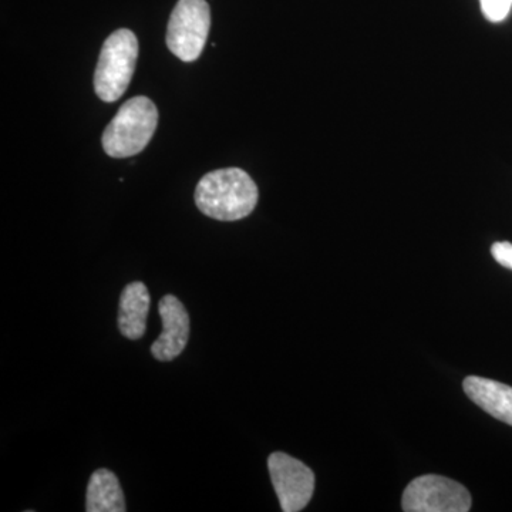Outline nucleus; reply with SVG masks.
Instances as JSON below:
<instances>
[{
  "label": "nucleus",
  "mask_w": 512,
  "mask_h": 512,
  "mask_svg": "<svg viewBox=\"0 0 512 512\" xmlns=\"http://www.w3.org/2000/svg\"><path fill=\"white\" fill-rule=\"evenodd\" d=\"M268 468L282 511H302L315 491V474L311 468L281 451L269 456Z\"/></svg>",
  "instance_id": "423d86ee"
},
{
  "label": "nucleus",
  "mask_w": 512,
  "mask_h": 512,
  "mask_svg": "<svg viewBox=\"0 0 512 512\" xmlns=\"http://www.w3.org/2000/svg\"><path fill=\"white\" fill-rule=\"evenodd\" d=\"M211 9L205 0H178L168 20V49L185 63L195 62L207 45Z\"/></svg>",
  "instance_id": "20e7f679"
},
{
  "label": "nucleus",
  "mask_w": 512,
  "mask_h": 512,
  "mask_svg": "<svg viewBox=\"0 0 512 512\" xmlns=\"http://www.w3.org/2000/svg\"><path fill=\"white\" fill-rule=\"evenodd\" d=\"M481 10L490 22H503L512 8V0H480Z\"/></svg>",
  "instance_id": "9b49d317"
},
{
  "label": "nucleus",
  "mask_w": 512,
  "mask_h": 512,
  "mask_svg": "<svg viewBox=\"0 0 512 512\" xmlns=\"http://www.w3.org/2000/svg\"><path fill=\"white\" fill-rule=\"evenodd\" d=\"M138 59V40L131 30L111 33L101 47L94 73V90L106 103H114L126 93Z\"/></svg>",
  "instance_id": "7ed1b4c3"
},
{
  "label": "nucleus",
  "mask_w": 512,
  "mask_h": 512,
  "mask_svg": "<svg viewBox=\"0 0 512 512\" xmlns=\"http://www.w3.org/2000/svg\"><path fill=\"white\" fill-rule=\"evenodd\" d=\"M158 110L148 97L138 96L120 107L109 126L104 130V153L113 158L137 156L156 133Z\"/></svg>",
  "instance_id": "f03ea898"
},
{
  "label": "nucleus",
  "mask_w": 512,
  "mask_h": 512,
  "mask_svg": "<svg viewBox=\"0 0 512 512\" xmlns=\"http://www.w3.org/2000/svg\"><path fill=\"white\" fill-rule=\"evenodd\" d=\"M158 313L163 320V333L151 346V353L160 362H171L187 348L190 339V316L180 299L174 295H165L161 299Z\"/></svg>",
  "instance_id": "0eeeda50"
},
{
  "label": "nucleus",
  "mask_w": 512,
  "mask_h": 512,
  "mask_svg": "<svg viewBox=\"0 0 512 512\" xmlns=\"http://www.w3.org/2000/svg\"><path fill=\"white\" fill-rule=\"evenodd\" d=\"M402 508L406 512H467L471 510V495L463 484L429 474L407 485Z\"/></svg>",
  "instance_id": "39448f33"
},
{
  "label": "nucleus",
  "mask_w": 512,
  "mask_h": 512,
  "mask_svg": "<svg viewBox=\"0 0 512 512\" xmlns=\"http://www.w3.org/2000/svg\"><path fill=\"white\" fill-rule=\"evenodd\" d=\"M491 255L495 261L504 268L512 271V244L511 242H495L491 247Z\"/></svg>",
  "instance_id": "f8f14e48"
},
{
  "label": "nucleus",
  "mask_w": 512,
  "mask_h": 512,
  "mask_svg": "<svg viewBox=\"0 0 512 512\" xmlns=\"http://www.w3.org/2000/svg\"><path fill=\"white\" fill-rule=\"evenodd\" d=\"M255 181L241 168H222L201 178L195 190L198 210L212 220L239 221L258 204Z\"/></svg>",
  "instance_id": "f257e3e1"
},
{
  "label": "nucleus",
  "mask_w": 512,
  "mask_h": 512,
  "mask_svg": "<svg viewBox=\"0 0 512 512\" xmlns=\"http://www.w3.org/2000/svg\"><path fill=\"white\" fill-rule=\"evenodd\" d=\"M150 292L143 282H131L120 298L119 329L124 338L137 340L146 335Z\"/></svg>",
  "instance_id": "1a4fd4ad"
},
{
  "label": "nucleus",
  "mask_w": 512,
  "mask_h": 512,
  "mask_svg": "<svg viewBox=\"0 0 512 512\" xmlns=\"http://www.w3.org/2000/svg\"><path fill=\"white\" fill-rule=\"evenodd\" d=\"M464 392L494 419L512 426V387L484 377L468 376L463 383Z\"/></svg>",
  "instance_id": "6e6552de"
},
{
  "label": "nucleus",
  "mask_w": 512,
  "mask_h": 512,
  "mask_svg": "<svg viewBox=\"0 0 512 512\" xmlns=\"http://www.w3.org/2000/svg\"><path fill=\"white\" fill-rule=\"evenodd\" d=\"M87 512H124L126 500L119 478L113 471L100 468L94 471L87 487Z\"/></svg>",
  "instance_id": "9d476101"
}]
</instances>
